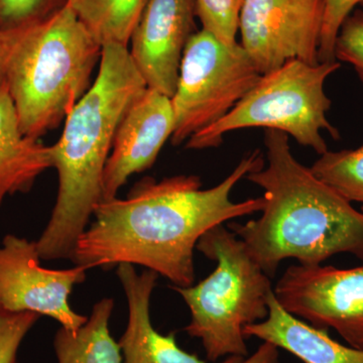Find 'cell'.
<instances>
[{
  "label": "cell",
  "mask_w": 363,
  "mask_h": 363,
  "mask_svg": "<svg viewBox=\"0 0 363 363\" xmlns=\"http://www.w3.org/2000/svg\"><path fill=\"white\" fill-rule=\"evenodd\" d=\"M339 63L350 64L363 85V9H357L339 30L334 48Z\"/></svg>",
  "instance_id": "44dd1931"
},
{
  "label": "cell",
  "mask_w": 363,
  "mask_h": 363,
  "mask_svg": "<svg viewBox=\"0 0 363 363\" xmlns=\"http://www.w3.org/2000/svg\"><path fill=\"white\" fill-rule=\"evenodd\" d=\"M147 0H67L100 45L128 47Z\"/></svg>",
  "instance_id": "e0dca14e"
},
{
  "label": "cell",
  "mask_w": 363,
  "mask_h": 363,
  "mask_svg": "<svg viewBox=\"0 0 363 363\" xmlns=\"http://www.w3.org/2000/svg\"><path fill=\"white\" fill-rule=\"evenodd\" d=\"M66 4L60 0H0L4 28L33 25L47 20Z\"/></svg>",
  "instance_id": "ffe728a7"
},
{
  "label": "cell",
  "mask_w": 363,
  "mask_h": 363,
  "mask_svg": "<svg viewBox=\"0 0 363 363\" xmlns=\"http://www.w3.org/2000/svg\"><path fill=\"white\" fill-rule=\"evenodd\" d=\"M264 147L267 164L247 176L264 190L262 215L228 224L262 271L272 278L288 259L302 266L338 253L363 259V212L294 157L286 133L264 130Z\"/></svg>",
  "instance_id": "7a4b0ae2"
},
{
  "label": "cell",
  "mask_w": 363,
  "mask_h": 363,
  "mask_svg": "<svg viewBox=\"0 0 363 363\" xmlns=\"http://www.w3.org/2000/svg\"><path fill=\"white\" fill-rule=\"evenodd\" d=\"M324 0H245L241 47L262 75L286 62L320 63Z\"/></svg>",
  "instance_id": "9c48e42d"
},
{
  "label": "cell",
  "mask_w": 363,
  "mask_h": 363,
  "mask_svg": "<svg viewBox=\"0 0 363 363\" xmlns=\"http://www.w3.org/2000/svg\"><path fill=\"white\" fill-rule=\"evenodd\" d=\"M245 0H195L196 16L202 30L225 45L238 43Z\"/></svg>",
  "instance_id": "d6986e66"
},
{
  "label": "cell",
  "mask_w": 363,
  "mask_h": 363,
  "mask_svg": "<svg viewBox=\"0 0 363 363\" xmlns=\"http://www.w3.org/2000/svg\"><path fill=\"white\" fill-rule=\"evenodd\" d=\"M325 11L319 62L336 61L334 56L336 39L341 26L357 6H363V0H324Z\"/></svg>",
  "instance_id": "603a6c76"
},
{
  "label": "cell",
  "mask_w": 363,
  "mask_h": 363,
  "mask_svg": "<svg viewBox=\"0 0 363 363\" xmlns=\"http://www.w3.org/2000/svg\"><path fill=\"white\" fill-rule=\"evenodd\" d=\"M337 61L306 63L286 62L281 68L264 74L250 92L223 118L186 142V149L217 147L231 131L262 128L279 130L305 147L322 155L328 150L323 133L340 138L329 121L331 100L325 84L340 69Z\"/></svg>",
  "instance_id": "8992f818"
},
{
  "label": "cell",
  "mask_w": 363,
  "mask_h": 363,
  "mask_svg": "<svg viewBox=\"0 0 363 363\" xmlns=\"http://www.w3.org/2000/svg\"><path fill=\"white\" fill-rule=\"evenodd\" d=\"M264 162L262 152L253 150L209 189H202L201 179L194 175L143 179L124 199L105 200L95 207L94 221L79 238L72 262L87 269L142 266L177 288L194 285V250L200 238L264 208V197L234 202L230 195L238 182Z\"/></svg>",
  "instance_id": "6da1fadb"
},
{
  "label": "cell",
  "mask_w": 363,
  "mask_h": 363,
  "mask_svg": "<svg viewBox=\"0 0 363 363\" xmlns=\"http://www.w3.org/2000/svg\"><path fill=\"white\" fill-rule=\"evenodd\" d=\"M240 363H279V348L274 344L262 342L255 353Z\"/></svg>",
  "instance_id": "d4e9b609"
},
{
  "label": "cell",
  "mask_w": 363,
  "mask_h": 363,
  "mask_svg": "<svg viewBox=\"0 0 363 363\" xmlns=\"http://www.w3.org/2000/svg\"><path fill=\"white\" fill-rule=\"evenodd\" d=\"M216 267L187 288L172 286L191 313L185 331L199 339L207 359L248 357L243 329L269 315L271 279L248 252L245 242L224 224L207 231L196 247Z\"/></svg>",
  "instance_id": "5b68a950"
},
{
  "label": "cell",
  "mask_w": 363,
  "mask_h": 363,
  "mask_svg": "<svg viewBox=\"0 0 363 363\" xmlns=\"http://www.w3.org/2000/svg\"><path fill=\"white\" fill-rule=\"evenodd\" d=\"M128 47L102 45L96 79L65 119L51 145L59 190L51 218L37 243L40 259H71L76 243L102 201L105 164L131 104L147 89Z\"/></svg>",
  "instance_id": "3957f363"
},
{
  "label": "cell",
  "mask_w": 363,
  "mask_h": 363,
  "mask_svg": "<svg viewBox=\"0 0 363 363\" xmlns=\"http://www.w3.org/2000/svg\"><path fill=\"white\" fill-rule=\"evenodd\" d=\"M362 211L363 212V206L362 207Z\"/></svg>",
  "instance_id": "484cf974"
},
{
  "label": "cell",
  "mask_w": 363,
  "mask_h": 363,
  "mask_svg": "<svg viewBox=\"0 0 363 363\" xmlns=\"http://www.w3.org/2000/svg\"><path fill=\"white\" fill-rule=\"evenodd\" d=\"M113 309V298H101L77 332L61 327L54 340L58 363H123L121 346L109 331Z\"/></svg>",
  "instance_id": "2e32d148"
},
{
  "label": "cell",
  "mask_w": 363,
  "mask_h": 363,
  "mask_svg": "<svg viewBox=\"0 0 363 363\" xmlns=\"http://www.w3.org/2000/svg\"><path fill=\"white\" fill-rule=\"evenodd\" d=\"M116 274L128 305V326L118 341L123 363H208L182 350L175 332L162 335L152 326L150 303L159 278L157 272L145 269L138 274L133 264H121ZM245 358L230 357L218 363H240Z\"/></svg>",
  "instance_id": "4fadbf2b"
},
{
  "label": "cell",
  "mask_w": 363,
  "mask_h": 363,
  "mask_svg": "<svg viewBox=\"0 0 363 363\" xmlns=\"http://www.w3.org/2000/svg\"><path fill=\"white\" fill-rule=\"evenodd\" d=\"M26 26L0 28V87L6 82L11 59Z\"/></svg>",
  "instance_id": "cb8c5ba5"
},
{
  "label": "cell",
  "mask_w": 363,
  "mask_h": 363,
  "mask_svg": "<svg viewBox=\"0 0 363 363\" xmlns=\"http://www.w3.org/2000/svg\"><path fill=\"white\" fill-rule=\"evenodd\" d=\"M52 168L51 147L26 136L6 82L0 87V207L9 196L26 193Z\"/></svg>",
  "instance_id": "9a60e30c"
},
{
  "label": "cell",
  "mask_w": 363,
  "mask_h": 363,
  "mask_svg": "<svg viewBox=\"0 0 363 363\" xmlns=\"http://www.w3.org/2000/svg\"><path fill=\"white\" fill-rule=\"evenodd\" d=\"M262 77L240 43L225 45L205 30L189 40L171 98L174 145L223 118Z\"/></svg>",
  "instance_id": "52a82bcc"
},
{
  "label": "cell",
  "mask_w": 363,
  "mask_h": 363,
  "mask_svg": "<svg viewBox=\"0 0 363 363\" xmlns=\"http://www.w3.org/2000/svg\"><path fill=\"white\" fill-rule=\"evenodd\" d=\"M195 16V0H147L128 49L147 88L173 97Z\"/></svg>",
  "instance_id": "8fae6325"
},
{
  "label": "cell",
  "mask_w": 363,
  "mask_h": 363,
  "mask_svg": "<svg viewBox=\"0 0 363 363\" xmlns=\"http://www.w3.org/2000/svg\"><path fill=\"white\" fill-rule=\"evenodd\" d=\"M40 317L35 313L9 312L0 307V363H18L21 343Z\"/></svg>",
  "instance_id": "7402d4cb"
},
{
  "label": "cell",
  "mask_w": 363,
  "mask_h": 363,
  "mask_svg": "<svg viewBox=\"0 0 363 363\" xmlns=\"http://www.w3.org/2000/svg\"><path fill=\"white\" fill-rule=\"evenodd\" d=\"M285 311L318 329H334L350 346L363 350V267L294 264L274 289Z\"/></svg>",
  "instance_id": "ba28073f"
},
{
  "label": "cell",
  "mask_w": 363,
  "mask_h": 363,
  "mask_svg": "<svg viewBox=\"0 0 363 363\" xmlns=\"http://www.w3.org/2000/svg\"><path fill=\"white\" fill-rule=\"evenodd\" d=\"M310 171L344 199L363 206V145L357 150H327Z\"/></svg>",
  "instance_id": "ac0fdd59"
},
{
  "label": "cell",
  "mask_w": 363,
  "mask_h": 363,
  "mask_svg": "<svg viewBox=\"0 0 363 363\" xmlns=\"http://www.w3.org/2000/svg\"><path fill=\"white\" fill-rule=\"evenodd\" d=\"M35 241L13 234L0 245V307L9 312H33L56 320L67 330L77 332L88 317L69 304L74 286L84 283L87 267L48 269L40 266Z\"/></svg>",
  "instance_id": "30bf717a"
},
{
  "label": "cell",
  "mask_w": 363,
  "mask_h": 363,
  "mask_svg": "<svg viewBox=\"0 0 363 363\" xmlns=\"http://www.w3.org/2000/svg\"><path fill=\"white\" fill-rule=\"evenodd\" d=\"M245 338H257L286 350L304 363H363V350L334 340L327 330L315 328L281 308L274 290L269 296V315L243 329Z\"/></svg>",
  "instance_id": "5bb4252c"
},
{
  "label": "cell",
  "mask_w": 363,
  "mask_h": 363,
  "mask_svg": "<svg viewBox=\"0 0 363 363\" xmlns=\"http://www.w3.org/2000/svg\"><path fill=\"white\" fill-rule=\"evenodd\" d=\"M102 45L66 6L26 26L14 51L6 84L26 136L58 128L91 87Z\"/></svg>",
  "instance_id": "277c9868"
},
{
  "label": "cell",
  "mask_w": 363,
  "mask_h": 363,
  "mask_svg": "<svg viewBox=\"0 0 363 363\" xmlns=\"http://www.w3.org/2000/svg\"><path fill=\"white\" fill-rule=\"evenodd\" d=\"M175 128L171 98L147 88L128 107L114 136L102 182V201L113 199L133 174L156 162Z\"/></svg>",
  "instance_id": "7c38bea8"
}]
</instances>
